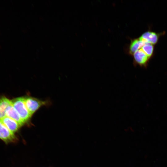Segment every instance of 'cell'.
Listing matches in <instances>:
<instances>
[{
	"mask_svg": "<svg viewBox=\"0 0 167 167\" xmlns=\"http://www.w3.org/2000/svg\"><path fill=\"white\" fill-rule=\"evenodd\" d=\"M159 35L155 32L148 31L144 33L139 38L148 43L153 45L157 42Z\"/></svg>",
	"mask_w": 167,
	"mask_h": 167,
	"instance_id": "cell-5",
	"label": "cell"
},
{
	"mask_svg": "<svg viewBox=\"0 0 167 167\" xmlns=\"http://www.w3.org/2000/svg\"><path fill=\"white\" fill-rule=\"evenodd\" d=\"M148 44L139 38L133 40L130 46V53L132 54L138 50L140 49L144 45Z\"/></svg>",
	"mask_w": 167,
	"mask_h": 167,
	"instance_id": "cell-8",
	"label": "cell"
},
{
	"mask_svg": "<svg viewBox=\"0 0 167 167\" xmlns=\"http://www.w3.org/2000/svg\"><path fill=\"white\" fill-rule=\"evenodd\" d=\"M135 62L142 67L147 66L150 58L141 49L138 50L134 54Z\"/></svg>",
	"mask_w": 167,
	"mask_h": 167,
	"instance_id": "cell-4",
	"label": "cell"
},
{
	"mask_svg": "<svg viewBox=\"0 0 167 167\" xmlns=\"http://www.w3.org/2000/svg\"><path fill=\"white\" fill-rule=\"evenodd\" d=\"M11 103V101L6 97H2L0 99V119L6 116V109Z\"/></svg>",
	"mask_w": 167,
	"mask_h": 167,
	"instance_id": "cell-9",
	"label": "cell"
},
{
	"mask_svg": "<svg viewBox=\"0 0 167 167\" xmlns=\"http://www.w3.org/2000/svg\"><path fill=\"white\" fill-rule=\"evenodd\" d=\"M0 120L8 130L14 134L20 126L15 120L6 116L0 119Z\"/></svg>",
	"mask_w": 167,
	"mask_h": 167,
	"instance_id": "cell-7",
	"label": "cell"
},
{
	"mask_svg": "<svg viewBox=\"0 0 167 167\" xmlns=\"http://www.w3.org/2000/svg\"><path fill=\"white\" fill-rule=\"evenodd\" d=\"M11 101L12 104L24 123L31 117L25 105L24 97H19Z\"/></svg>",
	"mask_w": 167,
	"mask_h": 167,
	"instance_id": "cell-1",
	"label": "cell"
},
{
	"mask_svg": "<svg viewBox=\"0 0 167 167\" xmlns=\"http://www.w3.org/2000/svg\"><path fill=\"white\" fill-rule=\"evenodd\" d=\"M145 54L150 58L153 55L154 46L151 44H146L141 48Z\"/></svg>",
	"mask_w": 167,
	"mask_h": 167,
	"instance_id": "cell-10",
	"label": "cell"
},
{
	"mask_svg": "<svg viewBox=\"0 0 167 167\" xmlns=\"http://www.w3.org/2000/svg\"><path fill=\"white\" fill-rule=\"evenodd\" d=\"M0 139L6 143L14 142L16 139L14 134L8 130L0 120Z\"/></svg>",
	"mask_w": 167,
	"mask_h": 167,
	"instance_id": "cell-3",
	"label": "cell"
},
{
	"mask_svg": "<svg viewBox=\"0 0 167 167\" xmlns=\"http://www.w3.org/2000/svg\"><path fill=\"white\" fill-rule=\"evenodd\" d=\"M6 116L14 119L21 126L24 123L18 113L13 106L12 103L7 107L6 111Z\"/></svg>",
	"mask_w": 167,
	"mask_h": 167,
	"instance_id": "cell-6",
	"label": "cell"
},
{
	"mask_svg": "<svg viewBox=\"0 0 167 167\" xmlns=\"http://www.w3.org/2000/svg\"><path fill=\"white\" fill-rule=\"evenodd\" d=\"M24 99L26 107L31 116L41 106L46 104L45 101L32 97H26Z\"/></svg>",
	"mask_w": 167,
	"mask_h": 167,
	"instance_id": "cell-2",
	"label": "cell"
}]
</instances>
